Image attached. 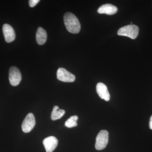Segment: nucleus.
Masks as SVG:
<instances>
[{
	"instance_id": "obj_1",
	"label": "nucleus",
	"mask_w": 152,
	"mask_h": 152,
	"mask_svg": "<svg viewBox=\"0 0 152 152\" xmlns=\"http://www.w3.org/2000/svg\"><path fill=\"white\" fill-rule=\"evenodd\" d=\"M64 22L68 31L72 34H76L80 32L81 25L78 19L72 13H66L64 15Z\"/></svg>"
},
{
	"instance_id": "obj_2",
	"label": "nucleus",
	"mask_w": 152,
	"mask_h": 152,
	"mask_svg": "<svg viewBox=\"0 0 152 152\" xmlns=\"http://www.w3.org/2000/svg\"><path fill=\"white\" fill-rule=\"evenodd\" d=\"M139 28L134 25H129L121 28L118 31L119 36L129 37L133 39H135L138 35Z\"/></svg>"
},
{
	"instance_id": "obj_3",
	"label": "nucleus",
	"mask_w": 152,
	"mask_h": 152,
	"mask_svg": "<svg viewBox=\"0 0 152 152\" xmlns=\"http://www.w3.org/2000/svg\"><path fill=\"white\" fill-rule=\"evenodd\" d=\"M109 133L107 130H101L96 138L95 148L100 151L104 149L108 142Z\"/></svg>"
},
{
	"instance_id": "obj_4",
	"label": "nucleus",
	"mask_w": 152,
	"mask_h": 152,
	"mask_svg": "<svg viewBox=\"0 0 152 152\" xmlns=\"http://www.w3.org/2000/svg\"><path fill=\"white\" fill-rule=\"evenodd\" d=\"M36 124L35 118L34 114L29 113L23 121L22 124V129L25 133H29L32 131Z\"/></svg>"
},
{
	"instance_id": "obj_5",
	"label": "nucleus",
	"mask_w": 152,
	"mask_h": 152,
	"mask_svg": "<svg viewBox=\"0 0 152 152\" xmlns=\"http://www.w3.org/2000/svg\"><path fill=\"white\" fill-rule=\"evenodd\" d=\"M22 80L21 74L16 67L12 66L9 70V80L13 86H16L20 84Z\"/></svg>"
},
{
	"instance_id": "obj_6",
	"label": "nucleus",
	"mask_w": 152,
	"mask_h": 152,
	"mask_svg": "<svg viewBox=\"0 0 152 152\" xmlns=\"http://www.w3.org/2000/svg\"><path fill=\"white\" fill-rule=\"evenodd\" d=\"M57 77L58 80L66 83H72L75 80V77L73 74L63 68H60L58 69Z\"/></svg>"
},
{
	"instance_id": "obj_7",
	"label": "nucleus",
	"mask_w": 152,
	"mask_h": 152,
	"mask_svg": "<svg viewBox=\"0 0 152 152\" xmlns=\"http://www.w3.org/2000/svg\"><path fill=\"white\" fill-rule=\"evenodd\" d=\"M3 31L6 42L7 43L12 42L15 39V33L13 28L10 25L5 24L3 26Z\"/></svg>"
},
{
	"instance_id": "obj_8",
	"label": "nucleus",
	"mask_w": 152,
	"mask_h": 152,
	"mask_svg": "<svg viewBox=\"0 0 152 152\" xmlns=\"http://www.w3.org/2000/svg\"><path fill=\"white\" fill-rule=\"evenodd\" d=\"M43 143L46 152H53L58 146V140L54 136H50L44 139Z\"/></svg>"
},
{
	"instance_id": "obj_9",
	"label": "nucleus",
	"mask_w": 152,
	"mask_h": 152,
	"mask_svg": "<svg viewBox=\"0 0 152 152\" xmlns=\"http://www.w3.org/2000/svg\"><path fill=\"white\" fill-rule=\"evenodd\" d=\"M96 91L98 94L102 99L106 101L110 100V96L107 88L104 84L98 83L96 86Z\"/></svg>"
},
{
	"instance_id": "obj_10",
	"label": "nucleus",
	"mask_w": 152,
	"mask_h": 152,
	"mask_svg": "<svg viewBox=\"0 0 152 152\" xmlns=\"http://www.w3.org/2000/svg\"><path fill=\"white\" fill-rule=\"evenodd\" d=\"M118 8L115 6L111 4H105L101 6L98 10L99 14H105L107 15H113L116 13Z\"/></svg>"
},
{
	"instance_id": "obj_11",
	"label": "nucleus",
	"mask_w": 152,
	"mask_h": 152,
	"mask_svg": "<svg viewBox=\"0 0 152 152\" xmlns=\"http://www.w3.org/2000/svg\"><path fill=\"white\" fill-rule=\"evenodd\" d=\"M47 34L45 30L41 27L38 28L36 33V40L39 45H44L46 42Z\"/></svg>"
},
{
	"instance_id": "obj_12",
	"label": "nucleus",
	"mask_w": 152,
	"mask_h": 152,
	"mask_svg": "<svg viewBox=\"0 0 152 152\" xmlns=\"http://www.w3.org/2000/svg\"><path fill=\"white\" fill-rule=\"evenodd\" d=\"M65 113V111L64 110H60L58 106H55L53 108L51 118L53 121L60 119L64 115Z\"/></svg>"
},
{
	"instance_id": "obj_13",
	"label": "nucleus",
	"mask_w": 152,
	"mask_h": 152,
	"mask_svg": "<svg viewBox=\"0 0 152 152\" xmlns=\"http://www.w3.org/2000/svg\"><path fill=\"white\" fill-rule=\"evenodd\" d=\"M78 119V117L77 115H74L71 116L68 119L65 123L66 127L69 128L75 127L77 126V121Z\"/></svg>"
},
{
	"instance_id": "obj_14",
	"label": "nucleus",
	"mask_w": 152,
	"mask_h": 152,
	"mask_svg": "<svg viewBox=\"0 0 152 152\" xmlns=\"http://www.w3.org/2000/svg\"><path fill=\"white\" fill-rule=\"evenodd\" d=\"M39 1V0H30L29 1L30 7H34L35 6L37 5Z\"/></svg>"
},
{
	"instance_id": "obj_15",
	"label": "nucleus",
	"mask_w": 152,
	"mask_h": 152,
	"mask_svg": "<svg viewBox=\"0 0 152 152\" xmlns=\"http://www.w3.org/2000/svg\"><path fill=\"white\" fill-rule=\"evenodd\" d=\"M149 127L151 129H152V115L151 117L150 118V122H149Z\"/></svg>"
}]
</instances>
